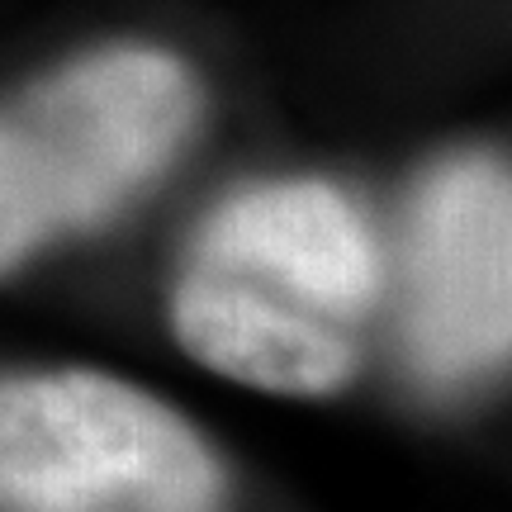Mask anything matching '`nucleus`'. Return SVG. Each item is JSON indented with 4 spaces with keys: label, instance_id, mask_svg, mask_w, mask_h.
I'll return each instance as SVG.
<instances>
[{
    "label": "nucleus",
    "instance_id": "3",
    "mask_svg": "<svg viewBox=\"0 0 512 512\" xmlns=\"http://www.w3.org/2000/svg\"><path fill=\"white\" fill-rule=\"evenodd\" d=\"M195 422L105 370L0 375V512H228Z\"/></svg>",
    "mask_w": 512,
    "mask_h": 512
},
{
    "label": "nucleus",
    "instance_id": "2",
    "mask_svg": "<svg viewBox=\"0 0 512 512\" xmlns=\"http://www.w3.org/2000/svg\"><path fill=\"white\" fill-rule=\"evenodd\" d=\"M204 81L152 43H105L0 100V280L152 195L204 124Z\"/></svg>",
    "mask_w": 512,
    "mask_h": 512
},
{
    "label": "nucleus",
    "instance_id": "4",
    "mask_svg": "<svg viewBox=\"0 0 512 512\" xmlns=\"http://www.w3.org/2000/svg\"><path fill=\"white\" fill-rule=\"evenodd\" d=\"M512 181L503 152H460L413 190L403 228V351L441 389L508 366L512 328Z\"/></svg>",
    "mask_w": 512,
    "mask_h": 512
},
{
    "label": "nucleus",
    "instance_id": "1",
    "mask_svg": "<svg viewBox=\"0 0 512 512\" xmlns=\"http://www.w3.org/2000/svg\"><path fill=\"white\" fill-rule=\"evenodd\" d=\"M389 285L370 219L318 176L233 190L190 238L171 332L190 361L261 394L328 399L366 370Z\"/></svg>",
    "mask_w": 512,
    "mask_h": 512
}]
</instances>
